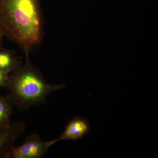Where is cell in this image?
Here are the masks:
<instances>
[{
	"mask_svg": "<svg viewBox=\"0 0 158 158\" xmlns=\"http://www.w3.org/2000/svg\"><path fill=\"white\" fill-rule=\"evenodd\" d=\"M0 35L25 47L39 43L42 37L39 0H0Z\"/></svg>",
	"mask_w": 158,
	"mask_h": 158,
	"instance_id": "obj_1",
	"label": "cell"
},
{
	"mask_svg": "<svg viewBox=\"0 0 158 158\" xmlns=\"http://www.w3.org/2000/svg\"><path fill=\"white\" fill-rule=\"evenodd\" d=\"M7 86L13 102L26 108L42 103L51 93L64 86L48 84L36 70L28 65L9 77Z\"/></svg>",
	"mask_w": 158,
	"mask_h": 158,
	"instance_id": "obj_2",
	"label": "cell"
},
{
	"mask_svg": "<svg viewBox=\"0 0 158 158\" xmlns=\"http://www.w3.org/2000/svg\"><path fill=\"white\" fill-rule=\"evenodd\" d=\"M56 143V139L43 141L39 135L33 134L28 136L24 142L19 147H13L7 158H42L49 148Z\"/></svg>",
	"mask_w": 158,
	"mask_h": 158,
	"instance_id": "obj_3",
	"label": "cell"
},
{
	"mask_svg": "<svg viewBox=\"0 0 158 158\" xmlns=\"http://www.w3.org/2000/svg\"><path fill=\"white\" fill-rule=\"evenodd\" d=\"M90 130V123L87 119L76 117L69 122L63 132L56 141L57 143L62 140L77 141L84 138Z\"/></svg>",
	"mask_w": 158,
	"mask_h": 158,
	"instance_id": "obj_4",
	"label": "cell"
},
{
	"mask_svg": "<svg viewBox=\"0 0 158 158\" xmlns=\"http://www.w3.org/2000/svg\"><path fill=\"white\" fill-rule=\"evenodd\" d=\"M24 128L23 123L18 122L0 130V155L5 149L10 152L14 147L15 140L21 135Z\"/></svg>",
	"mask_w": 158,
	"mask_h": 158,
	"instance_id": "obj_5",
	"label": "cell"
},
{
	"mask_svg": "<svg viewBox=\"0 0 158 158\" xmlns=\"http://www.w3.org/2000/svg\"><path fill=\"white\" fill-rule=\"evenodd\" d=\"M12 103L11 98H7L0 95V130L10 124Z\"/></svg>",
	"mask_w": 158,
	"mask_h": 158,
	"instance_id": "obj_6",
	"label": "cell"
},
{
	"mask_svg": "<svg viewBox=\"0 0 158 158\" xmlns=\"http://www.w3.org/2000/svg\"><path fill=\"white\" fill-rule=\"evenodd\" d=\"M16 60L11 54L5 51L0 52V70L10 73L17 68Z\"/></svg>",
	"mask_w": 158,
	"mask_h": 158,
	"instance_id": "obj_7",
	"label": "cell"
},
{
	"mask_svg": "<svg viewBox=\"0 0 158 158\" xmlns=\"http://www.w3.org/2000/svg\"><path fill=\"white\" fill-rule=\"evenodd\" d=\"M9 73V72L0 70V88L7 86L10 77Z\"/></svg>",
	"mask_w": 158,
	"mask_h": 158,
	"instance_id": "obj_8",
	"label": "cell"
},
{
	"mask_svg": "<svg viewBox=\"0 0 158 158\" xmlns=\"http://www.w3.org/2000/svg\"><path fill=\"white\" fill-rule=\"evenodd\" d=\"M0 36H1V35H0Z\"/></svg>",
	"mask_w": 158,
	"mask_h": 158,
	"instance_id": "obj_9",
	"label": "cell"
}]
</instances>
